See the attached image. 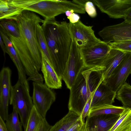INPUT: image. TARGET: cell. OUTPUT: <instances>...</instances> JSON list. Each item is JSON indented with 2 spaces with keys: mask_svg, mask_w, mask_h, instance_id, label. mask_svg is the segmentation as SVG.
Instances as JSON below:
<instances>
[{
  "mask_svg": "<svg viewBox=\"0 0 131 131\" xmlns=\"http://www.w3.org/2000/svg\"><path fill=\"white\" fill-rule=\"evenodd\" d=\"M44 20L42 25L49 49L52 66L62 79L72 42L68 23L58 22L55 19Z\"/></svg>",
  "mask_w": 131,
  "mask_h": 131,
  "instance_id": "obj_1",
  "label": "cell"
},
{
  "mask_svg": "<svg viewBox=\"0 0 131 131\" xmlns=\"http://www.w3.org/2000/svg\"><path fill=\"white\" fill-rule=\"evenodd\" d=\"M101 67H84L70 89L69 111L80 116L92 93L103 82Z\"/></svg>",
  "mask_w": 131,
  "mask_h": 131,
  "instance_id": "obj_2",
  "label": "cell"
},
{
  "mask_svg": "<svg viewBox=\"0 0 131 131\" xmlns=\"http://www.w3.org/2000/svg\"><path fill=\"white\" fill-rule=\"evenodd\" d=\"M16 6L36 13L42 16L45 20L54 19L60 14L68 10L82 14L84 8L78 1L73 0H12Z\"/></svg>",
  "mask_w": 131,
  "mask_h": 131,
  "instance_id": "obj_3",
  "label": "cell"
},
{
  "mask_svg": "<svg viewBox=\"0 0 131 131\" xmlns=\"http://www.w3.org/2000/svg\"><path fill=\"white\" fill-rule=\"evenodd\" d=\"M15 21L18 26L20 35L25 40L39 71L41 67L42 57L37 37V26L38 24H42L45 20L34 12L25 10L17 16Z\"/></svg>",
  "mask_w": 131,
  "mask_h": 131,
  "instance_id": "obj_4",
  "label": "cell"
},
{
  "mask_svg": "<svg viewBox=\"0 0 131 131\" xmlns=\"http://www.w3.org/2000/svg\"><path fill=\"white\" fill-rule=\"evenodd\" d=\"M9 103L15 108L25 129L34 105L29 91L18 80L14 85L11 86Z\"/></svg>",
  "mask_w": 131,
  "mask_h": 131,
  "instance_id": "obj_5",
  "label": "cell"
},
{
  "mask_svg": "<svg viewBox=\"0 0 131 131\" xmlns=\"http://www.w3.org/2000/svg\"><path fill=\"white\" fill-rule=\"evenodd\" d=\"M9 38L24 68L26 74L29 77L27 80L43 84L44 79L39 73L26 42L23 37H16L1 29ZM21 36V35H20Z\"/></svg>",
  "mask_w": 131,
  "mask_h": 131,
  "instance_id": "obj_6",
  "label": "cell"
},
{
  "mask_svg": "<svg viewBox=\"0 0 131 131\" xmlns=\"http://www.w3.org/2000/svg\"><path fill=\"white\" fill-rule=\"evenodd\" d=\"M84 66L80 49L72 40L69 56L62 77L68 88L70 89L78 74Z\"/></svg>",
  "mask_w": 131,
  "mask_h": 131,
  "instance_id": "obj_7",
  "label": "cell"
},
{
  "mask_svg": "<svg viewBox=\"0 0 131 131\" xmlns=\"http://www.w3.org/2000/svg\"><path fill=\"white\" fill-rule=\"evenodd\" d=\"M93 26H86L80 20L75 23H68L72 39L80 49L90 47L102 41L95 36Z\"/></svg>",
  "mask_w": 131,
  "mask_h": 131,
  "instance_id": "obj_8",
  "label": "cell"
},
{
  "mask_svg": "<svg viewBox=\"0 0 131 131\" xmlns=\"http://www.w3.org/2000/svg\"><path fill=\"white\" fill-rule=\"evenodd\" d=\"M32 97L34 106L40 115L46 118L47 113L56 99L55 93L45 84L33 82Z\"/></svg>",
  "mask_w": 131,
  "mask_h": 131,
  "instance_id": "obj_9",
  "label": "cell"
},
{
  "mask_svg": "<svg viewBox=\"0 0 131 131\" xmlns=\"http://www.w3.org/2000/svg\"><path fill=\"white\" fill-rule=\"evenodd\" d=\"M111 49L108 43L102 41L90 47L80 49L85 66H101Z\"/></svg>",
  "mask_w": 131,
  "mask_h": 131,
  "instance_id": "obj_10",
  "label": "cell"
},
{
  "mask_svg": "<svg viewBox=\"0 0 131 131\" xmlns=\"http://www.w3.org/2000/svg\"><path fill=\"white\" fill-rule=\"evenodd\" d=\"M110 18L124 19L131 7V0H90Z\"/></svg>",
  "mask_w": 131,
  "mask_h": 131,
  "instance_id": "obj_11",
  "label": "cell"
},
{
  "mask_svg": "<svg viewBox=\"0 0 131 131\" xmlns=\"http://www.w3.org/2000/svg\"><path fill=\"white\" fill-rule=\"evenodd\" d=\"M105 42L131 40V23L124 21L119 24L106 26L98 32Z\"/></svg>",
  "mask_w": 131,
  "mask_h": 131,
  "instance_id": "obj_12",
  "label": "cell"
},
{
  "mask_svg": "<svg viewBox=\"0 0 131 131\" xmlns=\"http://www.w3.org/2000/svg\"><path fill=\"white\" fill-rule=\"evenodd\" d=\"M12 73L11 70L8 67L3 68L0 72V117L4 121L9 115Z\"/></svg>",
  "mask_w": 131,
  "mask_h": 131,
  "instance_id": "obj_13",
  "label": "cell"
},
{
  "mask_svg": "<svg viewBox=\"0 0 131 131\" xmlns=\"http://www.w3.org/2000/svg\"><path fill=\"white\" fill-rule=\"evenodd\" d=\"M131 74V52H126L123 59L114 70L106 84L117 92Z\"/></svg>",
  "mask_w": 131,
  "mask_h": 131,
  "instance_id": "obj_14",
  "label": "cell"
},
{
  "mask_svg": "<svg viewBox=\"0 0 131 131\" xmlns=\"http://www.w3.org/2000/svg\"><path fill=\"white\" fill-rule=\"evenodd\" d=\"M120 115L111 114L87 117L85 123L88 131H109Z\"/></svg>",
  "mask_w": 131,
  "mask_h": 131,
  "instance_id": "obj_15",
  "label": "cell"
},
{
  "mask_svg": "<svg viewBox=\"0 0 131 131\" xmlns=\"http://www.w3.org/2000/svg\"><path fill=\"white\" fill-rule=\"evenodd\" d=\"M126 52L111 49L104 60L101 67L102 82L106 84L112 73L123 59Z\"/></svg>",
  "mask_w": 131,
  "mask_h": 131,
  "instance_id": "obj_16",
  "label": "cell"
},
{
  "mask_svg": "<svg viewBox=\"0 0 131 131\" xmlns=\"http://www.w3.org/2000/svg\"><path fill=\"white\" fill-rule=\"evenodd\" d=\"M117 92L102 82L98 86L92 98L91 108L105 105H112L114 102Z\"/></svg>",
  "mask_w": 131,
  "mask_h": 131,
  "instance_id": "obj_17",
  "label": "cell"
},
{
  "mask_svg": "<svg viewBox=\"0 0 131 131\" xmlns=\"http://www.w3.org/2000/svg\"><path fill=\"white\" fill-rule=\"evenodd\" d=\"M2 37L6 47L7 52L16 66L18 72V80L29 91L28 81L27 79L24 68L15 50L13 43L8 37L3 34Z\"/></svg>",
  "mask_w": 131,
  "mask_h": 131,
  "instance_id": "obj_18",
  "label": "cell"
},
{
  "mask_svg": "<svg viewBox=\"0 0 131 131\" xmlns=\"http://www.w3.org/2000/svg\"><path fill=\"white\" fill-rule=\"evenodd\" d=\"M41 52L42 63L41 70L45 84L51 89L61 88L62 86L61 78L58 75L46 56Z\"/></svg>",
  "mask_w": 131,
  "mask_h": 131,
  "instance_id": "obj_19",
  "label": "cell"
},
{
  "mask_svg": "<svg viewBox=\"0 0 131 131\" xmlns=\"http://www.w3.org/2000/svg\"><path fill=\"white\" fill-rule=\"evenodd\" d=\"M24 10L15 5L12 0H0V19L15 21Z\"/></svg>",
  "mask_w": 131,
  "mask_h": 131,
  "instance_id": "obj_20",
  "label": "cell"
},
{
  "mask_svg": "<svg viewBox=\"0 0 131 131\" xmlns=\"http://www.w3.org/2000/svg\"><path fill=\"white\" fill-rule=\"evenodd\" d=\"M80 117V116L75 113L69 111L64 116L52 126L49 131H67Z\"/></svg>",
  "mask_w": 131,
  "mask_h": 131,
  "instance_id": "obj_21",
  "label": "cell"
},
{
  "mask_svg": "<svg viewBox=\"0 0 131 131\" xmlns=\"http://www.w3.org/2000/svg\"><path fill=\"white\" fill-rule=\"evenodd\" d=\"M109 131H131V110L125 108Z\"/></svg>",
  "mask_w": 131,
  "mask_h": 131,
  "instance_id": "obj_22",
  "label": "cell"
},
{
  "mask_svg": "<svg viewBox=\"0 0 131 131\" xmlns=\"http://www.w3.org/2000/svg\"><path fill=\"white\" fill-rule=\"evenodd\" d=\"M116 98L125 108L131 110V85L125 82L117 92Z\"/></svg>",
  "mask_w": 131,
  "mask_h": 131,
  "instance_id": "obj_23",
  "label": "cell"
},
{
  "mask_svg": "<svg viewBox=\"0 0 131 131\" xmlns=\"http://www.w3.org/2000/svg\"><path fill=\"white\" fill-rule=\"evenodd\" d=\"M125 109L123 106H116L113 105H104L91 108L89 116L111 114L120 115Z\"/></svg>",
  "mask_w": 131,
  "mask_h": 131,
  "instance_id": "obj_24",
  "label": "cell"
},
{
  "mask_svg": "<svg viewBox=\"0 0 131 131\" xmlns=\"http://www.w3.org/2000/svg\"><path fill=\"white\" fill-rule=\"evenodd\" d=\"M37 35L41 51L47 58L52 66L50 51L42 25L38 23L37 26Z\"/></svg>",
  "mask_w": 131,
  "mask_h": 131,
  "instance_id": "obj_25",
  "label": "cell"
},
{
  "mask_svg": "<svg viewBox=\"0 0 131 131\" xmlns=\"http://www.w3.org/2000/svg\"><path fill=\"white\" fill-rule=\"evenodd\" d=\"M43 118L34 106L24 131H38Z\"/></svg>",
  "mask_w": 131,
  "mask_h": 131,
  "instance_id": "obj_26",
  "label": "cell"
},
{
  "mask_svg": "<svg viewBox=\"0 0 131 131\" xmlns=\"http://www.w3.org/2000/svg\"><path fill=\"white\" fill-rule=\"evenodd\" d=\"M18 115L15 108L13 107V111L9 115L5 123L8 131H22V125L19 121Z\"/></svg>",
  "mask_w": 131,
  "mask_h": 131,
  "instance_id": "obj_27",
  "label": "cell"
},
{
  "mask_svg": "<svg viewBox=\"0 0 131 131\" xmlns=\"http://www.w3.org/2000/svg\"><path fill=\"white\" fill-rule=\"evenodd\" d=\"M1 21L0 29L10 33L16 37H20L18 26L15 21L7 20Z\"/></svg>",
  "mask_w": 131,
  "mask_h": 131,
  "instance_id": "obj_28",
  "label": "cell"
},
{
  "mask_svg": "<svg viewBox=\"0 0 131 131\" xmlns=\"http://www.w3.org/2000/svg\"><path fill=\"white\" fill-rule=\"evenodd\" d=\"M111 48L125 52H131V40L117 42H111L108 43Z\"/></svg>",
  "mask_w": 131,
  "mask_h": 131,
  "instance_id": "obj_29",
  "label": "cell"
},
{
  "mask_svg": "<svg viewBox=\"0 0 131 131\" xmlns=\"http://www.w3.org/2000/svg\"><path fill=\"white\" fill-rule=\"evenodd\" d=\"M95 91L92 93L91 96L85 105L80 115V119L83 122H85L84 119L87 116H89L90 115L91 109V104L92 100Z\"/></svg>",
  "mask_w": 131,
  "mask_h": 131,
  "instance_id": "obj_30",
  "label": "cell"
},
{
  "mask_svg": "<svg viewBox=\"0 0 131 131\" xmlns=\"http://www.w3.org/2000/svg\"><path fill=\"white\" fill-rule=\"evenodd\" d=\"M67 131H88L85 123L80 118L73 124Z\"/></svg>",
  "mask_w": 131,
  "mask_h": 131,
  "instance_id": "obj_31",
  "label": "cell"
},
{
  "mask_svg": "<svg viewBox=\"0 0 131 131\" xmlns=\"http://www.w3.org/2000/svg\"><path fill=\"white\" fill-rule=\"evenodd\" d=\"M84 8L85 12L91 17L94 18L96 16L97 13L94 4L90 0H88L85 3Z\"/></svg>",
  "mask_w": 131,
  "mask_h": 131,
  "instance_id": "obj_32",
  "label": "cell"
},
{
  "mask_svg": "<svg viewBox=\"0 0 131 131\" xmlns=\"http://www.w3.org/2000/svg\"><path fill=\"white\" fill-rule=\"evenodd\" d=\"M65 13L69 19V22L71 23H75L80 20V16L78 14L75 13L73 11L67 10L65 12Z\"/></svg>",
  "mask_w": 131,
  "mask_h": 131,
  "instance_id": "obj_33",
  "label": "cell"
},
{
  "mask_svg": "<svg viewBox=\"0 0 131 131\" xmlns=\"http://www.w3.org/2000/svg\"><path fill=\"white\" fill-rule=\"evenodd\" d=\"M52 126L46 120V118L43 119L38 131H49Z\"/></svg>",
  "mask_w": 131,
  "mask_h": 131,
  "instance_id": "obj_34",
  "label": "cell"
},
{
  "mask_svg": "<svg viewBox=\"0 0 131 131\" xmlns=\"http://www.w3.org/2000/svg\"><path fill=\"white\" fill-rule=\"evenodd\" d=\"M124 19L125 21L131 23V7L127 12Z\"/></svg>",
  "mask_w": 131,
  "mask_h": 131,
  "instance_id": "obj_35",
  "label": "cell"
},
{
  "mask_svg": "<svg viewBox=\"0 0 131 131\" xmlns=\"http://www.w3.org/2000/svg\"><path fill=\"white\" fill-rule=\"evenodd\" d=\"M0 45L3 51L4 56L5 57V54L7 52L6 47L1 35H0Z\"/></svg>",
  "mask_w": 131,
  "mask_h": 131,
  "instance_id": "obj_36",
  "label": "cell"
},
{
  "mask_svg": "<svg viewBox=\"0 0 131 131\" xmlns=\"http://www.w3.org/2000/svg\"><path fill=\"white\" fill-rule=\"evenodd\" d=\"M0 131H8L5 125V123L0 117Z\"/></svg>",
  "mask_w": 131,
  "mask_h": 131,
  "instance_id": "obj_37",
  "label": "cell"
}]
</instances>
